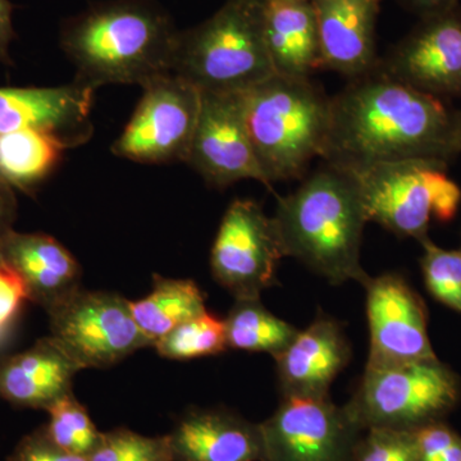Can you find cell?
Segmentation results:
<instances>
[{
  "mask_svg": "<svg viewBox=\"0 0 461 461\" xmlns=\"http://www.w3.org/2000/svg\"><path fill=\"white\" fill-rule=\"evenodd\" d=\"M172 74L213 93H247L275 76L262 2L227 0L204 23L181 32Z\"/></svg>",
  "mask_w": 461,
  "mask_h": 461,
  "instance_id": "5b68a950",
  "label": "cell"
},
{
  "mask_svg": "<svg viewBox=\"0 0 461 461\" xmlns=\"http://www.w3.org/2000/svg\"><path fill=\"white\" fill-rule=\"evenodd\" d=\"M420 18L379 68L436 98H461V5Z\"/></svg>",
  "mask_w": 461,
  "mask_h": 461,
  "instance_id": "5bb4252c",
  "label": "cell"
},
{
  "mask_svg": "<svg viewBox=\"0 0 461 461\" xmlns=\"http://www.w3.org/2000/svg\"><path fill=\"white\" fill-rule=\"evenodd\" d=\"M457 126H459V136L461 142V112H457Z\"/></svg>",
  "mask_w": 461,
  "mask_h": 461,
  "instance_id": "d590c367",
  "label": "cell"
},
{
  "mask_svg": "<svg viewBox=\"0 0 461 461\" xmlns=\"http://www.w3.org/2000/svg\"><path fill=\"white\" fill-rule=\"evenodd\" d=\"M224 327L229 348L271 354L275 359L299 333L295 327L267 311L260 299H236Z\"/></svg>",
  "mask_w": 461,
  "mask_h": 461,
  "instance_id": "cb8c5ba5",
  "label": "cell"
},
{
  "mask_svg": "<svg viewBox=\"0 0 461 461\" xmlns=\"http://www.w3.org/2000/svg\"><path fill=\"white\" fill-rule=\"evenodd\" d=\"M354 461H418L412 430L369 429L364 432Z\"/></svg>",
  "mask_w": 461,
  "mask_h": 461,
  "instance_id": "f1b7e54d",
  "label": "cell"
},
{
  "mask_svg": "<svg viewBox=\"0 0 461 461\" xmlns=\"http://www.w3.org/2000/svg\"><path fill=\"white\" fill-rule=\"evenodd\" d=\"M259 2H264V0H259Z\"/></svg>",
  "mask_w": 461,
  "mask_h": 461,
  "instance_id": "8d00e7d4",
  "label": "cell"
},
{
  "mask_svg": "<svg viewBox=\"0 0 461 461\" xmlns=\"http://www.w3.org/2000/svg\"><path fill=\"white\" fill-rule=\"evenodd\" d=\"M95 90L77 80L57 87H0V133L44 130L72 148L83 144L93 133Z\"/></svg>",
  "mask_w": 461,
  "mask_h": 461,
  "instance_id": "9a60e30c",
  "label": "cell"
},
{
  "mask_svg": "<svg viewBox=\"0 0 461 461\" xmlns=\"http://www.w3.org/2000/svg\"><path fill=\"white\" fill-rule=\"evenodd\" d=\"M48 314L51 338L83 369L108 368L151 346L129 300L114 293L81 287Z\"/></svg>",
  "mask_w": 461,
  "mask_h": 461,
  "instance_id": "ba28073f",
  "label": "cell"
},
{
  "mask_svg": "<svg viewBox=\"0 0 461 461\" xmlns=\"http://www.w3.org/2000/svg\"><path fill=\"white\" fill-rule=\"evenodd\" d=\"M284 257L273 217H267L253 200L230 203L212 249L215 281L235 299H259L276 284V271Z\"/></svg>",
  "mask_w": 461,
  "mask_h": 461,
  "instance_id": "8fae6325",
  "label": "cell"
},
{
  "mask_svg": "<svg viewBox=\"0 0 461 461\" xmlns=\"http://www.w3.org/2000/svg\"><path fill=\"white\" fill-rule=\"evenodd\" d=\"M382 0H311L320 35L321 69L354 80L375 71V26Z\"/></svg>",
  "mask_w": 461,
  "mask_h": 461,
  "instance_id": "2e32d148",
  "label": "cell"
},
{
  "mask_svg": "<svg viewBox=\"0 0 461 461\" xmlns=\"http://www.w3.org/2000/svg\"><path fill=\"white\" fill-rule=\"evenodd\" d=\"M412 432L418 461H461V436L444 421L427 424Z\"/></svg>",
  "mask_w": 461,
  "mask_h": 461,
  "instance_id": "f546056e",
  "label": "cell"
},
{
  "mask_svg": "<svg viewBox=\"0 0 461 461\" xmlns=\"http://www.w3.org/2000/svg\"><path fill=\"white\" fill-rule=\"evenodd\" d=\"M29 294L20 276L0 262V344L7 338Z\"/></svg>",
  "mask_w": 461,
  "mask_h": 461,
  "instance_id": "4dcf8cb0",
  "label": "cell"
},
{
  "mask_svg": "<svg viewBox=\"0 0 461 461\" xmlns=\"http://www.w3.org/2000/svg\"><path fill=\"white\" fill-rule=\"evenodd\" d=\"M423 247L421 271L427 288L435 299L461 313V249L445 250L426 238Z\"/></svg>",
  "mask_w": 461,
  "mask_h": 461,
  "instance_id": "4316f807",
  "label": "cell"
},
{
  "mask_svg": "<svg viewBox=\"0 0 461 461\" xmlns=\"http://www.w3.org/2000/svg\"><path fill=\"white\" fill-rule=\"evenodd\" d=\"M89 461H173L168 435L147 437L127 429L102 432Z\"/></svg>",
  "mask_w": 461,
  "mask_h": 461,
  "instance_id": "83f0119b",
  "label": "cell"
},
{
  "mask_svg": "<svg viewBox=\"0 0 461 461\" xmlns=\"http://www.w3.org/2000/svg\"><path fill=\"white\" fill-rule=\"evenodd\" d=\"M16 39L14 26V5L0 0V65H12L11 47Z\"/></svg>",
  "mask_w": 461,
  "mask_h": 461,
  "instance_id": "d6a6232c",
  "label": "cell"
},
{
  "mask_svg": "<svg viewBox=\"0 0 461 461\" xmlns=\"http://www.w3.org/2000/svg\"><path fill=\"white\" fill-rule=\"evenodd\" d=\"M0 262L20 276L30 302L47 312L81 288L80 264L60 242L45 233L12 230L0 242Z\"/></svg>",
  "mask_w": 461,
  "mask_h": 461,
  "instance_id": "d6986e66",
  "label": "cell"
},
{
  "mask_svg": "<svg viewBox=\"0 0 461 461\" xmlns=\"http://www.w3.org/2000/svg\"><path fill=\"white\" fill-rule=\"evenodd\" d=\"M47 411L50 412V421L42 429L51 441L68 453L89 457L99 444L102 432L74 393L58 400Z\"/></svg>",
  "mask_w": 461,
  "mask_h": 461,
  "instance_id": "484cf974",
  "label": "cell"
},
{
  "mask_svg": "<svg viewBox=\"0 0 461 461\" xmlns=\"http://www.w3.org/2000/svg\"><path fill=\"white\" fill-rule=\"evenodd\" d=\"M350 357V344L339 321L318 317L276 357L282 396H329Z\"/></svg>",
  "mask_w": 461,
  "mask_h": 461,
  "instance_id": "e0dca14e",
  "label": "cell"
},
{
  "mask_svg": "<svg viewBox=\"0 0 461 461\" xmlns=\"http://www.w3.org/2000/svg\"><path fill=\"white\" fill-rule=\"evenodd\" d=\"M366 288L369 345L366 369H384L437 359L427 330L423 300L402 276L369 277Z\"/></svg>",
  "mask_w": 461,
  "mask_h": 461,
  "instance_id": "4fadbf2b",
  "label": "cell"
},
{
  "mask_svg": "<svg viewBox=\"0 0 461 461\" xmlns=\"http://www.w3.org/2000/svg\"><path fill=\"white\" fill-rule=\"evenodd\" d=\"M69 148L62 136L44 130L0 133V178L14 190L32 193Z\"/></svg>",
  "mask_w": 461,
  "mask_h": 461,
  "instance_id": "7402d4cb",
  "label": "cell"
},
{
  "mask_svg": "<svg viewBox=\"0 0 461 461\" xmlns=\"http://www.w3.org/2000/svg\"><path fill=\"white\" fill-rule=\"evenodd\" d=\"M202 109V91L175 74L144 86L131 120L115 140L114 156L144 163L187 162Z\"/></svg>",
  "mask_w": 461,
  "mask_h": 461,
  "instance_id": "9c48e42d",
  "label": "cell"
},
{
  "mask_svg": "<svg viewBox=\"0 0 461 461\" xmlns=\"http://www.w3.org/2000/svg\"><path fill=\"white\" fill-rule=\"evenodd\" d=\"M180 32L157 0H105L66 20L59 44L80 83L144 87L172 74Z\"/></svg>",
  "mask_w": 461,
  "mask_h": 461,
  "instance_id": "7a4b0ae2",
  "label": "cell"
},
{
  "mask_svg": "<svg viewBox=\"0 0 461 461\" xmlns=\"http://www.w3.org/2000/svg\"><path fill=\"white\" fill-rule=\"evenodd\" d=\"M285 257H293L332 285L366 284L360 264L366 211L354 178L327 165L290 195L278 198L273 215Z\"/></svg>",
  "mask_w": 461,
  "mask_h": 461,
  "instance_id": "3957f363",
  "label": "cell"
},
{
  "mask_svg": "<svg viewBox=\"0 0 461 461\" xmlns=\"http://www.w3.org/2000/svg\"><path fill=\"white\" fill-rule=\"evenodd\" d=\"M461 395L460 379L437 359L366 369L345 409L363 430H414L444 420Z\"/></svg>",
  "mask_w": 461,
  "mask_h": 461,
  "instance_id": "52a82bcc",
  "label": "cell"
},
{
  "mask_svg": "<svg viewBox=\"0 0 461 461\" xmlns=\"http://www.w3.org/2000/svg\"><path fill=\"white\" fill-rule=\"evenodd\" d=\"M16 193L7 182L0 178V242L14 230L17 220Z\"/></svg>",
  "mask_w": 461,
  "mask_h": 461,
  "instance_id": "836d02e7",
  "label": "cell"
},
{
  "mask_svg": "<svg viewBox=\"0 0 461 461\" xmlns=\"http://www.w3.org/2000/svg\"><path fill=\"white\" fill-rule=\"evenodd\" d=\"M400 2L420 17L459 5V0H400Z\"/></svg>",
  "mask_w": 461,
  "mask_h": 461,
  "instance_id": "e575fe53",
  "label": "cell"
},
{
  "mask_svg": "<svg viewBox=\"0 0 461 461\" xmlns=\"http://www.w3.org/2000/svg\"><path fill=\"white\" fill-rule=\"evenodd\" d=\"M260 430L263 461H354L366 432L329 396H284Z\"/></svg>",
  "mask_w": 461,
  "mask_h": 461,
  "instance_id": "30bf717a",
  "label": "cell"
},
{
  "mask_svg": "<svg viewBox=\"0 0 461 461\" xmlns=\"http://www.w3.org/2000/svg\"><path fill=\"white\" fill-rule=\"evenodd\" d=\"M81 369L56 339L42 338L29 350L0 359V399L47 411L72 393V381Z\"/></svg>",
  "mask_w": 461,
  "mask_h": 461,
  "instance_id": "ffe728a7",
  "label": "cell"
},
{
  "mask_svg": "<svg viewBox=\"0 0 461 461\" xmlns=\"http://www.w3.org/2000/svg\"><path fill=\"white\" fill-rule=\"evenodd\" d=\"M173 461H263L260 424L226 409H194L168 435Z\"/></svg>",
  "mask_w": 461,
  "mask_h": 461,
  "instance_id": "ac0fdd59",
  "label": "cell"
},
{
  "mask_svg": "<svg viewBox=\"0 0 461 461\" xmlns=\"http://www.w3.org/2000/svg\"><path fill=\"white\" fill-rule=\"evenodd\" d=\"M262 14L264 39L276 75L311 78L321 69L311 0H264Z\"/></svg>",
  "mask_w": 461,
  "mask_h": 461,
  "instance_id": "44dd1931",
  "label": "cell"
},
{
  "mask_svg": "<svg viewBox=\"0 0 461 461\" xmlns=\"http://www.w3.org/2000/svg\"><path fill=\"white\" fill-rule=\"evenodd\" d=\"M153 346L160 357L173 360L198 359L229 348L224 321L208 312L184 321Z\"/></svg>",
  "mask_w": 461,
  "mask_h": 461,
  "instance_id": "d4e9b609",
  "label": "cell"
},
{
  "mask_svg": "<svg viewBox=\"0 0 461 461\" xmlns=\"http://www.w3.org/2000/svg\"><path fill=\"white\" fill-rule=\"evenodd\" d=\"M153 291L140 302H130L139 329L156 344L184 321L204 314L205 297L198 285L190 280L154 276Z\"/></svg>",
  "mask_w": 461,
  "mask_h": 461,
  "instance_id": "603a6c76",
  "label": "cell"
},
{
  "mask_svg": "<svg viewBox=\"0 0 461 461\" xmlns=\"http://www.w3.org/2000/svg\"><path fill=\"white\" fill-rule=\"evenodd\" d=\"M245 94L202 91L198 126L186 163L218 189L257 180L271 190L249 133Z\"/></svg>",
  "mask_w": 461,
  "mask_h": 461,
  "instance_id": "7c38bea8",
  "label": "cell"
},
{
  "mask_svg": "<svg viewBox=\"0 0 461 461\" xmlns=\"http://www.w3.org/2000/svg\"><path fill=\"white\" fill-rule=\"evenodd\" d=\"M8 461H89V457L59 447L41 427L18 442Z\"/></svg>",
  "mask_w": 461,
  "mask_h": 461,
  "instance_id": "1f68e13d",
  "label": "cell"
},
{
  "mask_svg": "<svg viewBox=\"0 0 461 461\" xmlns=\"http://www.w3.org/2000/svg\"><path fill=\"white\" fill-rule=\"evenodd\" d=\"M446 167L432 160H397L341 169L354 178L368 222L421 241L429 238L432 218L447 223L459 209L461 190Z\"/></svg>",
  "mask_w": 461,
  "mask_h": 461,
  "instance_id": "8992f818",
  "label": "cell"
},
{
  "mask_svg": "<svg viewBox=\"0 0 461 461\" xmlns=\"http://www.w3.org/2000/svg\"><path fill=\"white\" fill-rule=\"evenodd\" d=\"M460 153L456 112L379 67L330 98L321 156L327 165L351 168L397 160L447 165Z\"/></svg>",
  "mask_w": 461,
  "mask_h": 461,
  "instance_id": "6da1fadb",
  "label": "cell"
},
{
  "mask_svg": "<svg viewBox=\"0 0 461 461\" xmlns=\"http://www.w3.org/2000/svg\"><path fill=\"white\" fill-rule=\"evenodd\" d=\"M247 122L269 187L304 177L329 138L330 98L311 78L275 75L247 91Z\"/></svg>",
  "mask_w": 461,
  "mask_h": 461,
  "instance_id": "277c9868",
  "label": "cell"
}]
</instances>
